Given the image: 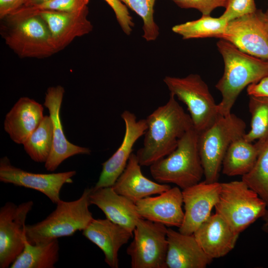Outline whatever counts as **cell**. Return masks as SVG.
Listing matches in <instances>:
<instances>
[{
	"label": "cell",
	"instance_id": "484cf974",
	"mask_svg": "<svg viewBox=\"0 0 268 268\" xmlns=\"http://www.w3.org/2000/svg\"><path fill=\"white\" fill-rule=\"evenodd\" d=\"M228 21L221 17L202 15L197 20L174 26L172 31L183 39L216 37L221 39Z\"/></svg>",
	"mask_w": 268,
	"mask_h": 268
},
{
	"label": "cell",
	"instance_id": "7c38bea8",
	"mask_svg": "<svg viewBox=\"0 0 268 268\" xmlns=\"http://www.w3.org/2000/svg\"><path fill=\"white\" fill-rule=\"evenodd\" d=\"M121 118L125 125L123 141L115 153L102 164V171L93 189L114 185L124 170L135 143L147 129L146 119L137 120L136 116L130 111L125 110L121 114Z\"/></svg>",
	"mask_w": 268,
	"mask_h": 268
},
{
	"label": "cell",
	"instance_id": "8d00e7d4",
	"mask_svg": "<svg viewBox=\"0 0 268 268\" xmlns=\"http://www.w3.org/2000/svg\"><path fill=\"white\" fill-rule=\"evenodd\" d=\"M257 13L264 27L268 32V9L265 12L261 9H257Z\"/></svg>",
	"mask_w": 268,
	"mask_h": 268
},
{
	"label": "cell",
	"instance_id": "3957f363",
	"mask_svg": "<svg viewBox=\"0 0 268 268\" xmlns=\"http://www.w3.org/2000/svg\"><path fill=\"white\" fill-rule=\"evenodd\" d=\"M91 188H85L78 199L60 200L55 209L42 221L26 225V241L31 244L46 243L83 231L94 219L89 209Z\"/></svg>",
	"mask_w": 268,
	"mask_h": 268
},
{
	"label": "cell",
	"instance_id": "603a6c76",
	"mask_svg": "<svg viewBox=\"0 0 268 268\" xmlns=\"http://www.w3.org/2000/svg\"><path fill=\"white\" fill-rule=\"evenodd\" d=\"M136 154L131 155L127 164L112 186L114 190L136 203L152 195H158L171 187L167 184L153 182L142 174Z\"/></svg>",
	"mask_w": 268,
	"mask_h": 268
},
{
	"label": "cell",
	"instance_id": "6da1fadb",
	"mask_svg": "<svg viewBox=\"0 0 268 268\" xmlns=\"http://www.w3.org/2000/svg\"><path fill=\"white\" fill-rule=\"evenodd\" d=\"M172 94L167 102L146 118L147 129L143 146L136 154L141 166H150L171 153L184 134L193 127L187 114Z\"/></svg>",
	"mask_w": 268,
	"mask_h": 268
},
{
	"label": "cell",
	"instance_id": "8992f818",
	"mask_svg": "<svg viewBox=\"0 0 268 268\" xmlns=\"http://www.w3.org/2000/svg\"><path fill=\"white\" fill-rule=\"evenodd\" d=\"M215 213L240 234L260 218L268 209L265 201L243 181L220 183Z\"/></svg>",
	"mask_w": 268,
	"mask_h": 268
},
{
	"label": "cell",
	"instance_id": "7a4b0ae2",
	"mask_svg": "<svg viewBox=\"0 0 268 268\" xmlns=\"http://www.w3.org/2000/svg\"><path fill=\"white\" fill-rule=\"evenodd\" d=\"M217 47L223 59L224 70L215 87L222 95L218 104L219 113L224 116L231 113L245 87L268 75V61L247 54L222 39L217 43Z\"/></svg>",
	"mask_w": 268,
	"mask_h": 268
},
{
	"label": "cell",
	"instance_id": "e575fe53",
	"mask_svg": "<svg viewBox=\"0 0 268 268\" xmlns=\"http://www.w3.org/2000/svg\"><path fill=\"white\" fill-rule=\"evenodd\" d=\"M247 91L249 96L268 98V75L257 83L249 85Z\"/></svg>",
	"mask_w": 268,
	"mask_h": 268
},
{
	"label": "cell",
	"instance_id": "4dcf8cb0",
	"mask_svg": "<svg viewBox=\"0 0 268 268\" xmlns=\"http://www.w3.org/2000/svg\"><path fill=\"white\" fill-rule=\"evenodd\" d=\"M89 0H49L30 7H21L5 18H21L43 10L72 12L87 6Z\"/></svg>",
	"mask_w": 268,
	"mask_h": 268
},
{
	"label": "cell",
	"instance_id": "1f68e13d",
	"mask_svg": "<svg viewBox=\"0 0 268 268\" xmlns=\"http://www.w3.org/2000/svg\"><path fill=\"white\" fill-rule=\"evenodd\" d=\"M225 8L220 16L228 21L257 10L254 0H228Z\"/></svg>",
	"mask_w": 268,
	"mask_h": 268
},
{
	"label": "cell",
	"instance_id": "30bf717a",
	"mask_svg": "<svg viewBox=\"0 0 268 268\" xmlns=\"http://www.w3.org/2000/svg\"><path fill=\"white\" fill-rule=\"evenodd\" d=\"M34 202L16 205L8 201L0 208V268L10 267L23 251L26 242L25 221Z\"/></svg>",
	"mask_w": 268,
	"mask_h": 268
},
{
	"label": "cell",
	"instance_id": "5bb4252c",
	"mask_svg": "<svg viewBox=\"0 0 268 268\" xmlns=\"http://www.w3.org/2000/svg\"><path fill=\"white\" fill-rule=\"evenodd\" d=\"M221 39L247 54L268 60V32L257 10L228 21Z\"/></svg>",
	"mask_w": 268,
	"mask_h": 268
},
{
	"label": "cell",
	"instance_id": "83f0119b",
	"mask_svg": "<svg viewBox=\"0 0 268 268\" xmlns=\"http://www.w3.org/2000/svg\"><path fill=\"white\" fill-rule=\"evenodd\" d=\"M248 106L251 129L243 137L250 142L256 141L263 147L268 142V98L250 96Z\"/></svg>",
	"mask_w": 268,
	"mask_h": 268
},
{
	"label": "cell",
	"instance_id": "d6a6232c",
	"mask_svg": "<svg viewBox=\"0 0 268 268\" xmlns=\"http://www.w3.org/2000/svg\"><path fill=\"white\" fill-rule=\"evenodd\" d=\"M178 6L183 8H194L202 15H209L218 7H225L228 0H172Z\"/></svg>",
	"mask_w": 268,
	"mask_h": 268
},
{
	"label": "cell",
	"instance_id": "ba28073f",
	"mask_svg": "<svg viewBox=\"0 0 268 268\" xmlns=\"http://www.w3.org/2000/svg\"><path fill=\"white\" fill-rule=\"evenodd\" d=\"M5 19L8 29L5 42L19 57L41 59L57 53L49 28L40 15Z\"/></svg>",
	"mask_w": 268,
	"mask_h": 268
},
{
	"label": "cell",
	"instance_id": "9a60e30c",
	"mask_svg": "<svg viewBox=\"0 0 268 268\" xmlns=\"http://www.w3.org/2000/svg\"><path fill=\"white\" fill-rule=\"evenodd\" d=\"M220 183L200 182L183 190L184 217L179 231L193 234L210 215L212 208L218 201Z\"/></svg>",
	"mask_w": 268,
	"mask_h": 268
},
{
	"label": "cell",
	"instance_id": "9c48e42d",
	"mask_svg": "<svg viewBox=\"0 0 268 268\" xmlns=\"http://www.w3.org/2000/svg\"><path fill=\"white\" fill-rule=\"evenodd\" d=\"M167 228L165 225L140 218L133 239L127 249L132 268H167Z\"/></svg>",
	"mask_w": 268,
	"mask_h": 268
},
{
	"label": "cell",
	"instance_id": "7402d4cb",
	"mask_svg": "<svg viewBox=\"0 0 268 268\" xmlns=\"http://www.w3.org/2000/svg\"><path fill=\"white\" fill-rule=\"evenodd\" d=\"M43 106L27 97L20 98L4 120V130L12 140L23 144L44 117Z\"/></svg>",
	"mask_w": 268,
	"mask_h": 268
},
{
	"label": "cell",
	"instance_id": "4316f807",
	"mask_svg": "<svg viewBox=\"0 0 268 268\" xmlns=\"http://www.w3.org/2000/svg\"><path fill=\"white\" fill-rule=\"evenodd\" d=\"M53 127L50 116H44L40 124L23 144L30 158L38 163H45L53 145Z\"/></svg>",
	"mask_w": 268,
	"mask_h": 268
},
{
	"label": "cell",
	"instance_id": "f35d334b",
	"mask_svg": "<svg viewBox=\"0 0 268 268\" xmlns=\"http://www.w3.org/2000/svg\"><path fill=\"white\" fill-rule=\"evenodd\" d=\"M263 223L262 225V230L265 233H268V210L266 215L263 218Z\"/></svg>",
	"mask_w": 268,
	"mask_h": 268
},
{
	"label": "cell",
	"instance_id": "f546056e",
	"mask_svg": "<svg viewBox=\"0 0 268 268\" xmlns=\"http://www.w3.org/2000/svg\"><path fill=\"white\" fill-rule=\"evenodd\" d=\"M120 0L142 19V37L148 42L155 40L159 35V29L154 18L155 0Z\"/></svg>",
	"mask_w": 268,
	"mask_h": 268
},
{
	"label": "cell",
	"instance_id": "74e56055",
	"mask_svg": "<svg viewBox=\"0 0 268 268\" xmlns=\"http://www.w3.org/2000/svg\"><path fill=\"white\" fill-rule=\"evenodd\" d=\"M48 0H25L24 4L22 7L33 6Z\"/></svg>",
	"mask_w": 268,
	"mask_h": 268
},
{
	"label": "cell",
	"instance_id": "836d02e7",
	"mask_svg": "<svg viewBox=\"0 0 268 268\" xmlns=\"http://www.w3.org/2000/svg\"><path fill=\"white\" fill-rule=\"evenodd\" d=\"M114 11L122 30L127 35L131 34L134 26L127 6L120 0H104Z\"/></svg>",
	"mask_w": 268,
	"mask_h": 268
},
{
	"label": "cell",
	"instance_id": "44dd1931",
	"mask_svg": "<svg viewBox=\"0 0 268 268\" xmlns=\"http://www.w3.org/2000/svg\"><path fill=\"white\" fill-rule=\"evenodd\" d=\"M166 265L169 268H205L212 259L201 249L194 234L167 228Z\"/></svg>",
	"mask_w": 268,
	"mask_h": 268
},
{
	"label": "cell",
	"instance_id": "cb8c5ba5",
	"mask_svg": "<svg viewBox=\"0 0 268 268\" xmlns=\"http://www.w3.org/2000/svg\"><path fill=\"white\" fill-rule=\"evenodd\" d=\"M243 136L232 141L226 151L221 167L225 175L242 176L252 170L256 162L262 147L256 142L247 141Z\"/></svg>",
	"mask_w": 268,
	"mask_h": 268
},
{
	"label": "cell",
	"instance_id": "ac0fdd59",
	"mask_svg": "<svg viewBox=\"0 0 268 268\" xmlns=\"http://www.w3.org/2000/svg\"><path fill=\"white\" fill-rule=\"evenodd\" d=\"M82 235L103 251L105 262L110 267L118 268L119 250L133 237V232L107 218H94Z\"/></svg>",
	"mask_w": 268,
	"mask_h": 268
},
{
	"label": "cell",
	"instance_id": "d4e9b609",
	"mask_svg": "<svg viewBox=\"0 0 268 268\" xmlns=\"http://www.w3.org/2000/svg\"><path fill=\"white\" fill-rule=\"evenodd\" d=\"M58 239L31 244L27 241L21 253L10 266L11 268H54L59 259Z\"/></svg>",
	"mask_w": 268,
	"mask_h": 268
},
{
	"label": "cell",
	"instance_id": "5b68a950",
	"mask_svg": "<svg viewBox=\"0 0 268 268\" xmlns=\"http://www.w3.org/2000/svg\"><path fill=\"white\" fill-rule=\"evenodd\" d=\"M245 122L235 114L220 116L209 128L199 133V149L204 181L218 182L226 151L232 141L245 133Z\"/></svg>",
	"mask_w": 268,
	"mask_h": 268
},
{
	"label": "cell",
	"instance_id": "2e32d148",
	"mask_svg": "<svg viewBox=\"0 0 268 268\" xmlns=\"http://www.w3.org/2000/svg\"><path fill=\"white\" fill-rule=\"evenodd\" d=\"M88 14V8L86 6L75 11L43 10L35 14L40 15L46 23L54 46L58 52L76 38L92 31L93 25L87 18Z\"/></svg>",
	"mask_w": 268,
	"mask_h": 268
},
{
	"label": "cell",
	"instance_id": "277c9868",
	"mask_svg": "<svg viewBox=\"0 0 268 268\" xmlns=\"http://www.w3.org/2000/svg\"><path fill=\"white\" fill-rule=\"evenodd\" d=\"M199 134L194 128L189 130L174 150L149 166L150 174L157 182L174 184L184 190L201 182L204 170L199 153Z\"/></svg>",
	"mask_w": 268,
	"mask_h": 268
},
{
	"label": "cell",
	"instance_id": "d590c367",
	"mask_svg": "<svg viewBox=\"0 0 268 268\" xmlns=\"http://www.w3.org/2000/svg\"><path fill=\"white\" fill-rule=\"evenodd\" d=\"M25 0H0V18L4 19L20 7Z\"/></svg>",
	"mask_w": 268,
	"mask_h": 268
},
{
	"label": "cell",
	"instance_id": "f1b7e54d",
	"mask_svg": "<svg viewBox=\"0 0 268 268\" xmlns=\"http://www.w3.org/2000/svg\"><path fill=\"white\" fill-rule=\"evenodd\" d=\"M243 180L266 202L268 209V142L262 147L252 170Z\"/></svg>",
	"mask_w": 268,
	"mask_h": 268
},
{
	"label": "cell",
	"instance_id": "ffe728a7",
	"mask_svg": "<svg viewBox=\"0 0 268 268\" xmlns=\"http://www.w3.org/2000/svg\"><path fill=\"white\" fill-rule=\"evenodd\" d=\"M89 201L99 207L107 219L132 232L137 220L141 218L135 203L118 194L112 187L96 190L91 188Z\"/></svg>",
	"mask_w": 268,
	"mask_h": 268
},
{
	"label": "cell",
	"instance_id": "d6986e66",
	"mask_svg": "<svg viewBox=\"0 0 268 268\" xmlns=\"http://www.w3.org/2000/svg\"><path fill=\"white\" fill-rule=\"evenodd\" d=\"M193 234L205 254L213 260L223 257L231 251L240 234L215 213L203 222Z\"/></svg>",
	"mask_w": 268,
	"mask_h": 268
},
{
	"label": "cell",
	"instance_id": "4fadbf2b",
	"mask_svg": "<svg viewBox=\"0 0 268 268\" xmlns=\"http://www.w3.org/2000/svg\"><path fill=\"white\" fill-rule=\"evenodd\" d=\"M64 93V88L58 85L49 87L45 94L44 106L48 109L52 121L53 136L52 149L45 162V168L51 172L55 171L64 160L70 157L91 153L89 148L71 143L65 135L60 117Z\"/></svg>",
	"mask_w": 268,
	"mask_h": 268
},
{
	"label": "cell",
	"instance_id": "52a82bcc",
	"mask_svg": "<svg viewBox=\"0 0 268 268\" xmlns=\"http://www.w3.org/2000/svg\"><path fill=\"white\" fill-rule=\"evenodd\" d=\"M163 81L170 93L186 104L193 127L199 133L211 126L220 116L218 104L199 74L184 77L166 76Z\"/></svg>",
	"mask_w": 268,
	"mask_h": 268
},
{
	"label": "cell",
	"instance_id": "8fae6325",
	"mask_svg": "<svg viewBox=\"0 0 268 268\" xmlns=\"http://www.w3.org/2000/svg\"><path fill=\"white\" fill-rule=\"evenodd\" d=\"M74 170L50 174L34 173L12 165L7 156L0 159V181L39 191L55 204L60 200L63 186L72 183Z\"/></svg>",
	"mask_w": 268,
	"mask_h": 268
},
{
	"label": "cell",
	"instance_id": "e0dca14e",
	"mask_svg": "<svg viewBox=\"0 0 268 268\" xmlns=\"http://www.w3.org/2000/svg\"><path fill=\"white\" fill-rule=\"evenodd\" d=\"M183 204L182 192L178 187L171 188L156 197L144 198L135 203L141 218L178 228L184 217Z\"/></svg>",
	"mask_w": 268,
	"mask_h": 268
}]
</instances>
